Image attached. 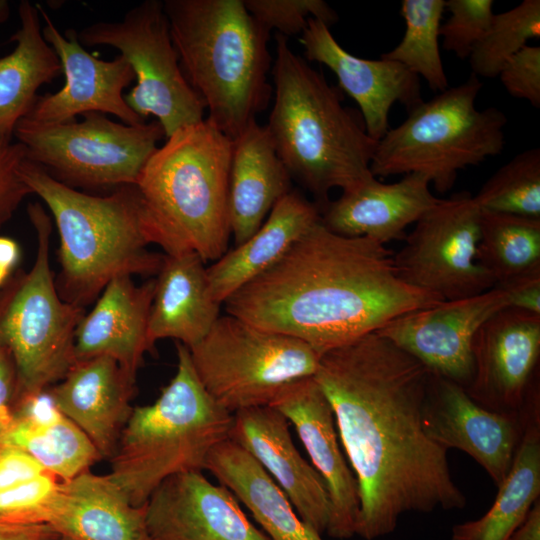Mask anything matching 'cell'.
I'll return each mask as SVG.
<instances>
[{"label": "cell", "instance_id": "cell-33", "mask_svg": "<svg viewBox=\"0 0 540 540\" xmlns=\"http://www.w3.org/2000/svg\"><path fill=\"white\" fill-rule=\"evenodd\" d=\"M477 262L495 284L540 267V219L481 210Z\"/></svg>", "mask_w": 540, "mask_h": 540}, {"label": "cell", "instance_id": "cell-23", "mask_svg": "<svg viewBox=\"0 0 540 540\" xmlns=\"http://www.w3.org/2000/svg\"><path fill=\"white\" fill-rule=\"evenodd\" d=\"M421 174H407L394 183L376 177L329 201L320 221L330 231L348 237H366L381 244L404 240L406 229L440 198Z\"/></svg>", "mask_w": 540, "mask_h": 540}, {"label": "cell", "instance_id": "cell-9", "mask_svg": "<svg viewBox=\"0 0 540 540\" xmlns=\"http://www.w3.org/2000/svg\"><path fill=\"white\" fill-rule=\"evenodd\" d=\"M37 251L31 269L12 276L0 293V346L11 354L18 376V399L47 390L76 362L74 337L84 308L65 301L49 262L51 220L30 203ZM18 401V400H17Z\"/></svg>", "mask_w": 540, "mask_h": 540}, {"label": "cell", "instance_id": "cell-7", "mask_svg": "<svg viewBox=\"0 0 540 540\" xmlns=\"http://www.w3.org/2000/svg\"><path fill=\"white\" fill-rule=\"evenodd\" d=\"M177 348V371L156 401L133 407L109 459V478L136 507L168 477L204 469L210 450L229 438L234 415L200 382L189 349Z\"/></svg>", "mask_w": 540, "mask_h": 540}, {"label": "cell", "instance_id": "cell-11", "mask_svg": "<svg viewBox=\"0 0 540 540\" xmlns=\"http://www.w3.org/2000/svg\"><path fill=\"white\" fill-rule=\"evenodd\" d=\"M80 122L17 123L13 136L55 180L72 188L135 185L145 164L165 136L157 120L129 125L106 114L88 112Z\"/></svg>", "mask_w": 540, "mask_h": 540}, {"label": "cell", "instance_id": "cell-21", "mask_svg": "<svg viewBox=\"0 0 540 540\" xmlns=\"http://www.w3.org/2000/svg\"><path fill=\"white\" fill-rule=\"evenodd\" d=\"M233 415L229 438L264 468L303 521L320 534L326 532L330 515L326 485L295 447L287 418L271 406Z\"/></svg>", "mask_w": 540, "mask_h": 540}, {"label": "cell", "instance_id": "cell-4", "mask_svg": "<svg viewBox=\"0 0 540 540\" xmlns=\"http://www.w3.org/2000/svg\"><path fill=\"white\" fill-rule=\"evenodd\" d=\"M232 140L208 119L182 127L149 158L135 186L150 244L205 263L227 250Z\"/></svg>", "mask_w": 540, "mask_h": 540}, {"label": "cell", "instance_id": "cell-2", "mask_svg": "<svg viewBox=\"0 0 540 540\" xmlns=\"http://www.w3.org/2000/svg\"><path fill=\"white\" fill-rule=\"evenodd\" d=\"M442 301L405 283L385 244L334 233L319 220L223 304L227 314L323 354Z\"/></svg>", "mask_w": 540, "mask_h": 540}, {"label": "cell", "instance_id": "cell-14", "mask_svg": "<svg viewBox=\"0 0 540 540\" xmlns=\"http://www.w3.org/2000/svg\"><path fill=\"white\" fill-rule=\"evenodd\" d=\"M474 373L465 391L480 406L521 415L539 384L540 314L507 306L488 318L472 343Z\"/></svg>", "mask_w": 540, "mask_h": 540}, {"label": "cell", "instance_id": "cell-20", "mask_svg": "<svg viewBox=\"0 0 540 540\" xmlns=\"http://www.w3.org/2000/svg\"><path fill=\"white\" fill-rule=\"evenodd\" d=\"M300 42L308 61L323 64L336 75L340 88L357 103L366 132L375 141L389 130V113L395 103L410 111L423 101L417 75L392 60L352 55L318 19L308 20Z\"/></svg>", "mask_w": 540, "mask_h": 540}, {"label": "cell", "instance_id": "cell-45", "mask_svg": "<svg viewBox=\"0 0 540 540\" xmlns=\"http://www.w3.org/2000/svg\"><path fill=\"white\" fill-rule=\"evenodd\" d=\"M59 536L48 524H0V540H56Z\"/></svg>", "mask_w": 540, "mask_h": 540}, {"label": "cell", "instance_id": "cell-34", "mask_svg": "<svg viewBox=\"0 0 540 540\" xmlns=\"http://www.w3.org/2000/svg\"><path fill=\"white\" fill-rule=\"evenodd\" d=\"M444 11V0H402L400 15L405 22L404 35L393 49L381 55L424 78L438 93L449 88L439 44Z\"/></svg>", "mask_w": 540, "mask_h": 540}, {"label": "cell", "instance_id": "cell-13", "mask_svg": "<svg viewBox=\"0 0 540 540\" xmlns=\"http://www.w3.org/2000/svg\"><path fill=\"white\" fill-rule=\"evenodd\" d=\"M481 209L467 191L452 194L427 210L394 253L400 278L444 301L483 293L494 287L477 262Z\"/></svg>", "mask_w": 540, "mask_h": 540}, {"label": "cell", "instance_id": "cell-26", "mask_svg": "<svg viewBox=\"0 0 540 540\" xmlns=\"http://www.w3.org/2000/svg\"><path fill=\"white\" fill-rule=\"evenodd\" d=\"M291 180L266 126L255 120L232 141L228 208L236 245L259 229L275 204L291 191Z\"/></svg>", "mask_w": 540, "mask_h": 540}, {"label": "cell", "instance_id": "cell-30", "mask_svg": "<svg viewBox=\"0 0 540 540\" xmlns=\"http://www.w3.org/2000/svg\"><path fill=\"white\" fill-rule=\"evenodd\" d=\"M204 469L244 503L270 540H323L255 458L232 439L210 450Z\"/></svg>", "mask_w": 540, "mask_h": 540}, {"label": "cell", "instance_id": "cell-46", "mask_svg": "<svg viewBox=\"0 0 540 540\" xmlns=\"http://www.w3.org/2000/svg\"><path fill=\"white\" fill-rule=\"evenodd\" d=\"M509 540H540V498L533 504Z\"/></svg>", "mask_w": 540, "mask_h": 540}, {"label": "cell", "instance_id": "cell-42", "mask_svg": "<svg viewBox=\"0 0 540 540\" xmlns=\"http://www.w3.org/2000/svg\"><path fill=\"white\" fill-rule=\"evenodd\" d=\"M45 472L46 469L23 449L0 443V491L32 480Z\"/></svg>", "mask_w": 540, "mask_h": 540}, {"label": "cell", "instance_id": "cell-40", "mask_svg": "<svg viewBox=\"0 0 540 540\" xmlns=\"http://www.w3.org/2000/svg\"><path fill=\"white\" fill-rule=\"evenodd\" d=\"M498 77L509 95L540 107L539 46L523 47L504 65Z\"/></svg>", "mask_w": 540, "mask_h": 540}, {"label": "cell", "instance_id": "cell-37", "mask_svg": "<svg viewBox=\"0 0 540 540\" xmlns=\"http://www.w3.org/2000/svg\"><path fill=\"white\" fill-rule=\"evenodd\" d=\"M60 480L49 472L0 491V524H48Z\"/></svg>", "mask_w": 540, "mask_h": 540}, {"label": "cell", "instance_id": "cell-19", "mask_svg": "<svg viewBox=\"0 0 540 540\" xmlns=\"http://www.w3.org/2000/svg\"><path fill=\"white\" fill-rule=\"evenodd\" d=\"M232 495L201 471L168 477L145 505L151 540H270L250 522Z\"/></svg>", "mask_w": 540, "mask_h": 540}, {"label": "cell", "instance_id": "cell-32", "mask_svg": "<svg viewBox=\"0 0 540 540\" xmlns=\"http://www.w3.org/2000/svg\"><path fill=\"white\" fill-rule=\"evenodd\" d=\"M14 50L0 58V141H12L15 127L32 108L37 90L61 72L59 58L42 35L37 4L21 1Z\"/></svg>", "mask_w": 540, "mask_h": 540}, {"label": "cell", "instance_id": "cell-6", "mask_svg": "<svg viewBox=\"0 0 540 540\" xmlns=\"http://www.w3.org/2000/svg\"><path fill=\"white\" fill-rule=\"evenodd\" d=\"M19 174L53 215L65 301L83 308L116 277L158 273L164 256L148 250L135 185L91 195L55 180L26 158Z\"/></svg>", "mask_w": 540, "mask_h": 540}, {"label": "cell", "instance_id": "cell-27", "mask_svg": "<svg viewBox=\"0 0 540 540\" xmlns=\"http://www.w3.org/2000/svg\"><path fill=\"white\" fill-rule=\"evenodd\" d=\"M320 209L291 190L272 208L259 229L206 268L213 298L220 304L275 265L320 220Z\"/></svg>", "mask_w": 540, "mask_h": 540}, {"label": "cell", "instance_id": "cell-8", "mask_svg": "<svg viewBox=\"0 0 540 540\" xmlns=\"http://www.w3.org/2000/svg\"><path fill=\"white\" fill-rule=\"evenodd\" d=\"M481 89L482 82L471 74L408 111L377 142L373 176L421 174L443 194L452 189L460 170L500 154L507 117L496 107H476Z\"/></svg>", "mask_w": 540, "mask_h": 540}, {"label": "cell", "instance_id": "cell-36", "mask_svg": "<svg viewBox=\"0 0 540 540\" xmlns=\"http://www.w3.org/2000/svg\"><path fill=\"white\" fill-rule=\"evenodd\" d=\"M473 197L484 211L540 219V149L515 155Z\"/></svg>", "mask_w": 540, "mask_h": 540}, {"label": "cell", "instance_id": "cell-38", "mask_svg": "<svg viewBox=\"0 0 540 540\" xmlns=\"http://www.w3.org/2000/svg\"><path fill=\"white\" fill-rule=\"evenodd\" d=\"M254 19L268 31L285 37L302 33L315 18L327 26L338 21L336 12L322 0H243Z\"/></svg>", "mask_w": 540, "mask_h": 540}, {"label": "cell", "instance_id": "cell-15", "mask_svg": "<svg viewBox=\"0 0 540 540\" xmlns=\"http://www.w3.org/2000/svg\"><path fill=\"white\" fill-rule=\"evenodd\" d=\"M507 306L506 294L493 287L474 296L405 313L377 332L432 373L465 389L474 373L472 343L476 332L488 318Z\"/></svg>", "mask_w": 540, "mask_h": 540}, {"label": "cell", "instance_id": "cell-31", "mask_svg": "<svg viewBox=\"0 0 540 540\" xmlns=\"http://www.w3.org/2000/svg\"><path fill=\"white\" fill-rule=\"evenodd\" d=\"M540 498V391L528 402L522 438L492 506L476 520L456 524L452 540H509Z\"/></svg>", "mask_w": 540, "mask_h": 540}, {"label": "cell", "instance_id": "cell-16", "mask_svg": "<svg viewBox=\"0 0 540 540\" xmlns=\"http://www.w3.org/2000/svg\"><path fill=\"white\" fill-rule=\"evenodd\" d=\"M37 6L45 21L43 38L59 58L65 83L56 93L37 96L23 119L36 124H59L73 121L79 114L100 112L117 116L125 124L144 123L123 95L135 80L126 59L119 54L107 61L90 54L79 42L76 30L66 29L61 34L44 9Z\"/></svg>", "mask_w": 540, "mask_h": 540}, {"label": "cell", "instance_id": "cell-17", "mask_svg": "<svg viewBox=\"0 0 540 540\" xmlns=\"http://www.w3.org/2000/svg\"><path fill=\"white\" fill-rule=\"evenodd\" d=\"M526 409L521 415L490 411L473 401L462 386L431 373L422 424L427 436L437 444L472 457L498 488L522 438Z\"/></svg>", "mask_w": 540, "mask_h": 540}, {"label": "cell", "instance_id": "cell-44", "mask_svg": "<svg viewBox=\"0 0 540 540\" xmlns=\"http://www.w3.org/2000/svg\"><path fill=\"white\" fill-rule=\"evenodd\" d=\"M18 393L15 363L9 351L0 346V439L14 421Z\"/></svg>", "mask_w": 540, "mask_h": 540}, {"label": "cell", "instance_id": "cell-3", "mask_svg": "<svg viewBox=\"0 0 540 540\" xmlns=\"http://www.w3.org/2000/svg\"><path fill=\"white\" fill-rule=\"evenodd\" d=\"M274 102L266 126L291 177L311 192L320 212L333 188L351 190L375 177L377 142L361 116L343 106L339 90L276 34Z\"/></svg>", "mask_w": 540, "mask_h": 540}, {"label": "cell", "instance_id": "cell-48", "mask_svg": "<svg viewBox=\"0 0 540 540\" xmlns=\"http://www.w3.org/2000/svg\"><path fill=\"white\" fill-rule=\"evenodd\" d=\"M56 540H76L68 536H62L60 535Z\"/></svg>", "mask_w": 540, "mask_h": 540}, {"label": "cell", "instance_id": "cell-10", "mask_svg": "<svg viewBox=\"0 0 540 540\" xmlns=\"http://www.w3.org/2000/svg\"><path fill=\"white\" fill-rule=\"evenodd\" d=\"M189 352L205 390L232 414L269 406L285 386L314 376L321 356L302 340L229 314Z\"/></svg>", "mask_w": 540, "mask_h": 540}, {"label": "cell", "instance_id": "cell-35", "mask_svg": "<svg viewBox=\"0 0 540 540\" xmlns=\"http://www.w3.org/2000/svg\"><path fill=\"white\" fill-rule=\"evenodd\" d=\"M540 37V1L523 0L507 11L493 15L483 37L475 45L468 60L476 77H498L504 65Z\"/></svg>", "mask_w": 540, "mask_h": 540}, {"label": "cell", "instance_id": "cell-29", "mask_svg": "<svg viewBox=\"0 0 540 540\" xmlns=\"http://www.w3.org/2000/svg\"><path fill=\"white\" fill-rule=\"evenodd\" d=\"M0 443L23 449L60 481L90 470L101 459L88 436L59 411L47 390L19 398L14 421Z\"/></svg>", "mask_w": 540, "mask_h": 540}, {"label": "cell", "instance_id": "cell-25", "mask_svg": "<svg viewBox=\"0 0 540 540\" xmlns=\"http://www.w3.org/2000/svg\"><path fill=\"white\" fill-rule=\"evenodd\" d=\"M145 505L133 506L108 475L88 470L60 481L48 525L76 540H151Z\"/></svg>", "mask_w": 540, "mask_h": 540}, {"label": "cell", "instance_id": "cell-43", "mask_svg": "<svg viewBox=\"0 0 540 540\" xmlns=\"http://www.w3.org/2000/svg\"><path fill=\"white\" fill-rule=\"evenodd\" d=\"M494 287L506 294L510 307L540 314V267L498 282Z\"/></svg>", "mask_w": 540, "mask_h": 540}, {"label": "cell", "instance_id": "cell-18", "mask_svg": "<svg viewBox=\"0 0 540 540\" xmlns=\"http://www.w3.org/2000/svg\"><path fill=\"white\" fill-rule=\"evenodd\" d=\"M293 424L330 499L327 534L336 539L355 535L360 509L358 485L338 442L330 402L314 376L285 386L269 405Z\"/></svg>", "mask_w": 540, "mask_h": 540}, {"label": "cell", "instance_id": "cell-47", "mask_svg": "<svg viewBox=\"0 0 540 540\" xmlns=\"http://www.w3.org/2000/svg\"><path fill=\"white\" fill-rule=\"evenodd\" d=\"M15 267L0 257V289L11 279Z\"/></svg>", "mask_w": 540, "mask_h": 540}, {"label": "cell", "instance_id": "cell-5", "mask_svg": "<svg viewBox=\"0 0 540 540\" xmlns=\"http://www.w3.org/2000/svg\"><path fill=\"white\" fill-rule=\"evenodd\" d=\"M182 72L208 119L236 139L269 104L270 31L243 0H165Z\"/></svg>", "mask_w": 540, "mask_h": 540}, {"label": "cell", "instance_id": "cell-41", "mask_svg": "<svg viewBox=\"0 0 540 540\" xmlns=\"http://www.w3.org/2000/svg\"><path fill=\"white\" fill-rule=\"evenodd\" d=\"M26 158L24 147L12 141H0V229L13 216L24 198L31 194L19 174Z\"/></svg>", "mask_w": 540, "mask_h": 540}, {"label": "cell", "instance_id": "cell-28", "mask_svg": "<svg viewBox=\"0 0 540 540\" xmlns=\"http://www.w3.org/2000/svg\"><path fill=\"white\" fill-rule=\"evenodd\" d=\"M148 322V340L172 338L188 349L198 344L220 317L205 262L195 253L164 255Z\"/></svg>", "mask_w": 540, "mask_h": 540}, {"label": "cell", "instance_id": "cell-39", "mask_svg": "<svg viewBox=\"0 0 540 540\" xmlns=\"http://www.w3.org/2000/svg\"><path fill=\"white\" fill-rule=\"evenodd\" d=\"M493 4L492 0L445 1L450 16L440 26L442 47L460 59H468L491 23Z\"/></svg>", "mask_w": 540, "mask_h": 540}, {"label": "cell", "instance_id": "cell-12", "mask_svg": "<svg viewBox=\"0 0 540 540\" xmlns=\"http://www.w3.org/2000/svg\"><path fill=\"white\" fill-rule=\"evenodd\" d=\"M82 45L120 51L134 71L136 85L125 96L144 120L153 115L166 138L204 120L205 106L186 80L173 45L163 1L145 0L118 21H98L77 32Z\"/></svg>", "mask_w": 540, "mask_h": 540}, {"label": "cell", "instance_id": "cell-22", "mask_svg": "<svg viewBox=\"0 0 540 540\" xmlns=\"http://www.w3.org/2000/svg\"><path fill=\"white\" fill-rule=\"evenodd\" d=\"M59 411L91 440L101 459H110L133 407L135 376L114 359L98 356L76 361L47 389Z\"/></svg>", "mask_w": 540, "mask_h": 540}, {"label": "cell", "instance_id": "cell-24", "mask_svg": "<svg viewBox=\"0 0 540 540\" xmlns=\"http://www.w3.org/2000/svg\"><path fill=\"white\" fill-rule=\"evenodd\" d=\"M155 286L156 279L141 285L131 276L112 279L76 329V361L108 356L136 376L145 352L152 348L148 322Z\"/></svg>", "mask_w": 540, "mask_h": 540}, {"label": "cell", "instance_id": "cell-1", "mask_svg": "<svg viewBox=\"0 0 540 540\" xmlns=\"http://www.w3.org/2000/svg\"><path fill=\"white\" fill-rule=\"evenodd\" d=\"M431 373L378 332L320 356L314 378L331 404L357 481L355 534L365 540L392 533L404 513L466 506L448 450L423 429Z\"/></svg>", "mask_w": 540, "mask_h": 540}]
</instances>
